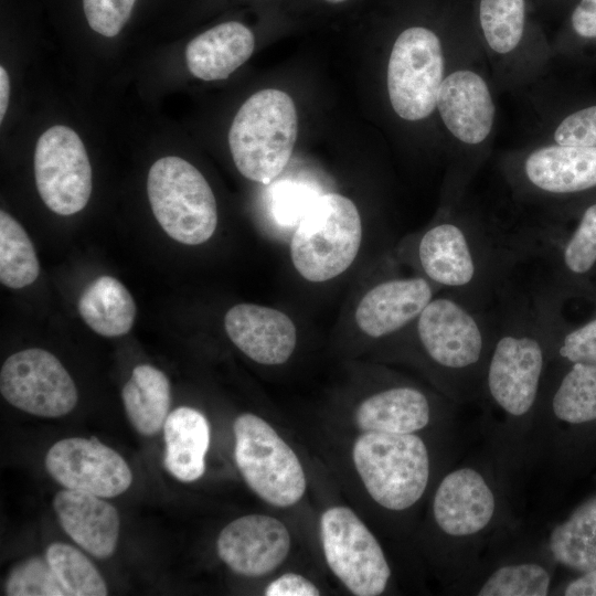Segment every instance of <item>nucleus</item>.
<instances>
[{
	"mask_svg": "<svg viewBox=\"0 0 596 596\" xmlns=\"http://www.w3.org/2000/svg\"><path fill=\"white\" fill-rule=\"evenodd\" d=\"M490 308L494 334L477 403L485 449L517 496L535 468V430L551 345L534 287L521 289L512 279Z\"/></svg>",
	"mask_w": 596,
	"mask_h": 596,
	"instance_id": "1",
	"label": "nucleus"
},
{
	"mask_svg": "<svg viewBox=\"0 0 596 596\" xmlns=\"http://www.w3.org/2000/svg\"><path fill=\"white\" fill-rule=\"evenodd\" d=\"M513 499L511 488L486 449L440 476L429 512L449 586L492 543L520 526Z\"/></svg>",
	"mask_w": 596,
	"mask_h": 596,
	"instance_id": "2",
	"label": "nucleus"
},
{
	"mask_svg": "<svg viewBox=\"0 0 596 596\" xmlns=\"http://www.w3.org/2000/svg\"><path fill=\"white\" fill-rule=\"evenodd\" d=\"M424 277L475 309H488L499 290L528 259L523 231L507 233L469 219H445L416 245Z\"/></svg>",
	"mask_w": 596,
	"mask_h": 596,
	"instance_id": "3",
	"label": "nucleus"
},
{
	"mask_svg": "<svg viewBox=\"0 0 596 596\" xmlns=\"http://www.w3.org/2000/svg\"><path fill=\"white\" fill-rule=\"evenodd\" d=\"M412 326L445 396L457 405L477 403L494 334L491 308L434 296Z\"/></svg>",
	"mask_w": 596,
	"mask_h": 596,
	"instance_id": "4",
	"label": "nucleus"
},
{
	"mask_svg": "<svg viewBox=\"0 0 596 596\" xmlns=\"http://www.w3.org/2000/svg\"><path fill=\"white\" fill-rule=\"evenodd\" d=\"M352 455L369 494L387 511L412 509L430 486L432 450L418 433L365 432L355 440Z\"/></svg>",
	"mask_w": 596,
	"mask_h": 596,
	"instance_id": "5",
	"label": "nucleus"
},
{
	"mask_svg": "<svg viewBox=\"0 0 596 596\" xmlns=\"http://www.w3.org/2000/svg\"><path fill=\"white\" fill-rule=\"evenodd\" d=\"M298 134L295 103L285 92L267 88L241 106L228 132V146L240 173L270 183L287 166Z\"/></svg>",
	"mask_w": 596,
	"mask_h": 596,
	"instance_id": "6",
	"label": "nucleus"
},
{
	"mask_svg": "<svg viewBox=\"0 0 596 596\" xmlns=\"http://www.w3.org/2000/svg\"><path fill=\"white\" fill-rule=\"evenodd\" d=\"M361 241V217L352 200L339 193L316 196L290 242L294 267L306 280L327 281L351 266Z\"/></svg>",
	"mask_w": 596,
	"mask_h": 596,
	"instance_id": "7",
	"label": "nucleus"
},
{
	"mask_svg": "<svg viewBox=\"0 0 596 596\" xmlns=\"http://www.w3.org/2000/svg\"><path fill=\"white\" fill-rule=\"evenodd\" d=\"M557 567L543 536L522 534L518 526L492 543L449 590L471 596H547Z\"/></svg>",
	"mask_w": 596,
	"mask_h": 596,
	"instance_id": "8",
	"label": "nucleus"
},
{
	"mask_svg": "<svg viewBox=\"0 0 596 596\" xmlns=\"http://www.w3.org/2000/svg\"><path fill=\"white\" fill-rule=\"evenodd\" d=\"M152 212L173 240L199 245L217 225L216 201L203 174L187 160L168 156L157 160L147 179Z\"/></svg>",
	"mask_w": 596,
	"mask_h": 596,
	"instance_id": "9",
	"label": "nucleus"
},
{
	"mask_svg": "<svg viewBox=\"0 0 596 596\" xmlns=\"http://www.w3.org/2000/svg\"><path fill=\"white\" fill-rule=\"evenodd\" d=\"M596 426V364L551 362L535 430V468H545L576 432Z\"/></svg>",
	"mask_w": 596,
	"mask_h": 596,
	"instance_id": "10",
	"label": "nucleus"
},
{
	"mask_svg": "<svg viewBox=\"0 0 596 596\" xmlns=\"http://www.w3.org/2000/svg\"><path fill=\"white\" fill-rule=\"evenodd\" d=\"M234 457L247 486L275 507L297 503L306 490V477L294 450L257 415L245 413L233 424Z\"/></svg>",
	"mask_w": 596,
	"mask_h": 596,
	"instance_id": "11",
	"label": "nucleus"
},
{
	"mask_svg": "<svg viewBox=\"0 0 596 596\" xmlns=\"http://www.w3.org/2000/svg\"><path fill=\"white\" fill-rule=\"evenodd\" d=\"M444 75L441 43L434 30L409 25L394 41L387 65V91L394 111L416 121L437 107Z\"/></svg>",
	"mask_w": 596,
	"mask_h": 596,
	"instance_id": "12",
	"label": "nucleus"
},
{
	"mask_svg": "<svg viewBox=\"0 0 596 596\" xmlns=\"http://www.w3.org/2000/svg\"><path fill=\"white\" fill-rule=\"evenodd\" d=\"M321 542L328 566L358 596H377L392 575L376 538L347 507H332L320 521Z\"/></svg>",
	"mask_w": 596,
	"mask_h": 596,
	"instance_id": "13",
	"label": "nucleus"
},
{
	"mask_svg": "<svg viewBox=\"0 0 596 596\" xmlns=\"http://www.w3.org/2000/svg\"><path fill=\"white\" fill-rule=\"evenodd\" d=\"M34 175L39 194L56 214L83 210L92 192V168L83 141L66 126H53L38 139Z\"/></svg>",
	"mask_w": 596,
	"mask_h": 596,
	"instance_id": "14",
	"label": "nucleus"
},
{
	"mask_svg": "<svg viewBox=\"0 0 596 596\" xmlns=\"http://www.w3.org/2000/svg\"><path fill=\"white\" fill-rule=\"evenodd\" d=\"M0 392L12 406L41 417H61L77 403V390L66 369L51 352L38 348L4 361Z\"/></svg>",
	"mask_w": 596,
	"mask_h": 596,
	"instance_id": "15",
	"label": "nucleus"
},
{
	"mask_svg": "<svg viewBox=\"0 0 596 596\" xmlns=\"http://www.w3.org/2000/svg\"><path fill=\"white\" fill-rule=\"evenodd\" d=\"M45 468L65 489L102 498L119 496L132 482L125 459L95 437L56 441L46 453Z\"/></svg>",
	"mask_w": 596,
	"mask_h": 596,
	"instance_id": "16",
	"label": "nucleus"
},
{
	"mask_svg": "<svg viewBox=\"0 0 596 596\" xmlns=\"http://www.w3.org/2000/svg\"><path fill=\"white\" fill-rule=\"evenodd\" d=\"M457 407L449 398L435 402L422 389L400 384L366 397L355 412V422L364 433H421L435 421L451 422Z\"/></svg>",
	"mask_w": 596,
	"mask_h": 596,
	"instance_id": "17",
	"label": "nucleus"
},
{
	"mask_svg": "<svg viewBox=\"0 0 596 596\" xmlns=\"http://www.w3.org/2000/svg\"><path fill=\"white\" fill-rule=\"evenodd\" d=\"M290 535L279 520L248 514L228 523L219 534L220 558L235 573L262 576L274 571L288 555Z\"/></svg>",
	"mask_w": 596,
	"mask_h": 596,
	"instance_id": "18",
	"label": "nucleus"
},
{
	"mask_svg": "<svg viewBox=\"0 0 596 596\" xmlns=\"http://www.w3.org/2000/svg\"><path fill=\"white\" fill-rule=\"evenodd\" d=\"M434 286L423 276L381 281L365 292L355 309L359 329L380 339L409 327L434 298Z\"/></svg>",
	"mask_w": 596,
	"mask_h": 596,
	"instance_id": "19",
	"label": "nucleus"
},
{
	"mask_svg": "<svg viewBox=\"0 0 596 596\" xmlns=\"http://www.w3.org/2000/svg\"><path fill=\"white\" fill-rule=\"evenodd\" d=\"M224 326L231 341L260 364H281L296 348L297 331L292 320L270 307L235 305L226 312Z\"/></svg>",
	"mask_w": 596,
	"mask_h": 596,
	"instance_id": "20",
	"label": "nucleus"
},
{
	"mask_svg": "<svg viewBox=\"0 0 596 596\" xmlns=\"http://www.w3.org/2000/svg\"><path fill=\"white\" fill-rule=\"evenodd\" d=\"M437 108L447 129L466 145H479L491 132L494 104L487 83L472 71L458 70L443 79Z\"/></svg>",
	"mask_w": 596,
	"mask_h": 596,
	"instance_id": "21",
	"label": "nucleus"
},
{
	"mask_svg": "<svg viewBox=\"0 0 596 596\" xmlns=\"http://www.w3.org/2000/svg\"><path fill=\"white\" fill-rule=\"evenodd\" d=\"M525 184L545 195L596 188V147L554 145L530 152L521 167Z\"/></svg>",
	"mask_w": 596,
	"mask_h": 596,
	"instance_id": "22",
	"label": "nucleus"
},
{
	"mask_svg": "<svg viewBox=\"0 0 596 596\" xmlns=\"http://www.w3.org/2000/svg\"><path fill=\"white\" fill-rule=\"evenodd\" d=\"M53 508L61 526L77 545L98 558L113 555L120 528L114 505L102 497L64 489L55 494Z\"/></svg>",
	"mask_w": 596,
	"mask_h": 596,
	"instance_id": "23",
	"label": "nucleus"
},
{
	"mask_svg": "<svg viewBox=\"0 0 596 596\" xmlns=\"http://www.w3.org/2000/svg\"><path fill=\"white\" fill-rule=\"evenodd\" d=\"M253 31L242 22L219 23L192 39L185 49L191 74L203 81L228 77L252 55Z\"/></svg>",
	"mask_w": 596,
	"mask_h": 596,
	"instance_id": "24",
	"label": "nucleus"
},
{
	"mask_svg": "<svg viewBox=\"0 0 596 596\" xmlns=\"http://www.w3.org/2000/svg\"><path fill=\"white\" fill-rule=\"evenodd\" d=\"M163 436L166 469L183 482L201 478L210 446V425L205 416L192 407L175 408L166 419Z\"/></svg>",
	"mask_w": 596,
	"mask_h": 596,
	"instance_id": "25",
	"label": "nucleus"
},
{
	"mask_svg": "<svg viewBox=\"0 0 596 596\" xmlns=\"http://www.w3.org/2000/svg\"><path fill=\"white\" fill-rule=\"evenodd\" d=\"M543 540L557 566L575 574L596 567V492L553 524Z\"/></svg>",
	"mask_w": 596,
	"mask_h": 596,
	"instance_id": "26",
	"label": "nucleus"
},
{
	"mask_svg": "<svg viewBox=\"0 0 596 596\" xmlns=\"http://www.w3.org/2000/svg\"><path fill=\"white\" fill-rule=\"evenodd\" d=\"M529 258L541 259L550 266L553 280L541 281L550 285L561 277H582L596 267V203L583 212L576 227L561 243L533 238L528 234Z\"/></svg>",
	"mask_w": 596,
	"mask_h": 596,
	"instance_id": "27",
	"label": "nucleus"
},
{
	"mask_svg": "<svg viewBox=\"0 0 596 596\" xmlns=\"http://www.w3.org/2000/svg\"><path fill=\"white\" fill-rule=\"evenodd\" d=\"M121 398L127 417L143 436H153L164 426L171 404V387L167 375L149 365H137L124 385Z\"/></svg>",
	"mask_w": 596,
	"mask_h": 596,
	"instance_id": "28",
	"label": "nucleus"
},
{
	"mask_svg": "<svg viewBox=\"0 0 596 596\" xmlns=\"http://www.w3.org/2000/svg\"><path fill=\"white\" fill-rule=\"evenodd\" d=\"M78 312L86 324L103 337L126 334L136 317V304L116 278L100 276L79 297Z\"/></svg>",
	"mask_w": 596,
	"mask_h": 596,
	"instance_id": "29",
	"label": "nucleus"
},
{
	"mask_svg": "<svg viewBox=\"0 0 596 596\" xmlns=\"http://www.w3.org/2000/svg\"><path fill=\"white\" fill-rule=\"evenodd\" d=\"M40 274L33 244L18 221L0 212V280L13 289L32 284Z\"/></svg>",
	"mask_w": 596,
	"mask_h": 596,
	"instance_id": "30",
	"label": "nucleus"
},
{
	"mask_svg": "<svg viewBox=\"0 0 596 596\" xmlns=\"http://www.w3.org/2000/svg\"><path fill=\"white\" fill-rule=\"evenodd\" d=\"M478 20L486 42L494 52H511L524 33L526 0H479Z\"/></svg>",
	"mask_w": 596,
	"mask_h": 596,
	"instance_id": "31",
	"label": "nucleus"
},
{
	"mask_svg": "<svg viewBox=\"0 0 596 596\" xmlns=\"http://www.w3.org/2000/svg\"><path fill=\"white\" fill-rule=\"evenodd\" d=\"M45 556L57 575L67 596H105L106 583L94 564L76 547L54 542Z\"/></svg>",
	"mask_w": 596,
	"mask_h": 596,
	"instance_id": "32",
	"label": "nucleus"
},
{
	"mask_svg": "<svg viewBox=\"0 0 596 596\" xmlns=\"http://www.w3.org/2000/svg\"><path fill=\"white\" fill-rule=\"evenodd\" d=\"M544 318L551 345V362L596 364V317L572 329H561L552 324L545 315Z\"/></svg>",
	"mask_w": 596,
	"mask_h": 596,
	"instance_id": "33",
	"label": "nucleus"
},
{
	"mask_svg": "<svg viewBox=\"0 0 596 596\" xmlns=\"http://www.w3.org/2000/svg\"><path fill=\"white\" fill-rule=\"evenodd\" d=\"M9 596H67L45 557H30L12 568L6 579Z\"/></svg>",
	"mask_w": 596,
	"mask_h": 596,
	"instance_id": "34",
	"label": "nucleus"
},
{
	"mask_svg": "<svg viewBox=\"0 0 596 596\" xmlns=\"http://www.w3.org/2000/svg\"><path fill=\"white\" fill-rule=\"evenodd\" d=\"M136 0H83L91 29L103 36H116L128 22Z\"/></svg>",
	"mask_w": 596,
	"mask_h": 596,
	"instance_id": "35",
	"label": "nucleus"
},
{
	"mask_svg": "<svg viewBox=\"0 0 596 596\" xmlns=\"http://www.w3.org/2000/svg\"><path fill=\"white\" fill-rule=\"evenodd\" d=\"M558 145L596 147V105L565 117L554 131Z\"/></svg>",
	"mask_w": 596,
	"mask_h": 596,
	"instance_id": "36",
	"label": "nucleus"
},
{
	"mask_svg": "<svg viewBox=\"0 0 596 596\" xmlns=\"http://www.w3.org/2000/svg\"><path fill=\"white\" fill-rule=\"evenodd\" d=\"M264 594L266 596H318L320 592L306 577L287 573L268 584Z\"/></svg>",
	"mask_w": 596,
	"mask_h": 596,
	"instance_id": "37",
	"label": "nucleus"
},
{
	"mask_svg": "<svg viewBox=\"0 0 596 596\" xmlns=\"http://www.w3.org/2000/svg\"><path fill=\"white\" fill-rule=\"evenodd\" d=\"M552 595L596 596V567L568 581L555 583Z\"/></svg>",
	"mask_w": 596,
	"mask_h": 596,
	"instance_id": "38",
	"label": "nucleus"
},
{
	"mask_svg": "<svg viewBox=\"0 0 596 596\" xmlns=\"http://www.w3.org/2000/svg\"><path fill=\"white\" fill-rule=\"evenodd\" d=\"M571 24L579 36L596 38V0H581L572 12Z\"/></svg>",
	"mask_w": 596,
	"mask_h": 596,
	"instance_id": "39",
	"label": "nucleus"
},
{
	"mask_svg": "<svg viewBox=\"0 0 596 596\" xmlns=\"http://www.w3.org/2000/svg\"><path fill=\"white\" fill-rule=\"evenodd\" d=\"M10 96V79L3 66L0 67V121L2 123Z\"/></svg>",
	"mask_w": 596,
	"mask_h": 596,
	"instance_id": "40",
	"label": "nucleus"
},
{
	"mask_svg": "<svg viewBox=\"0 0 596 596\" xmlns=\"http://www.w3.org/2000/svg\"><path fill=\"white\" fill-rule=\"evenodd\" d=\"M320 1L326 6L337 7V6L344 4L351 0H320Z\"/></svg>",
	"mask_w": 596,
	"mask_h": 596,
	"instance_id": "41",
	"label": "nucleus"
}]
</instances>
